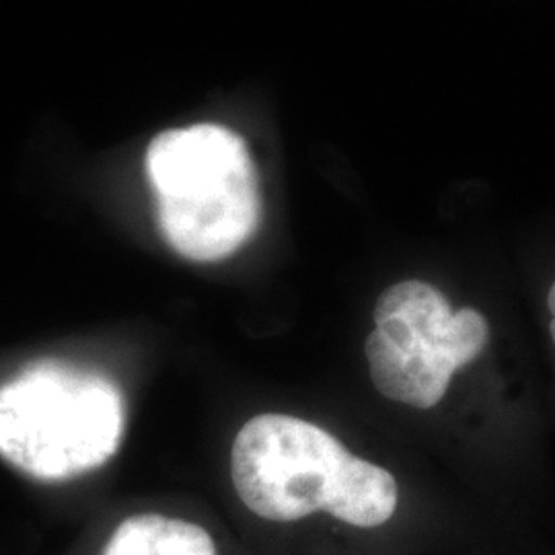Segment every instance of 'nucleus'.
Listing matches in <instances>:
<instances>
[{"mask_svg": "<svg viewBox=\"0 0 555 555\" xmlns=\"http://www.w3.org/2000/svg\"><path fill=\"white\" fill-rule=\"evenodd\" d=\"M231 476L243 504L268 520L313 513L373 529L397 508V481L315 424L284 414L251 417L233 442Z\"/></svg>", "mask_w": 555, "mask_h": 555, "instance_id": "1", "label": "nucleus"}, {"mask_svg": "<svg viewBox=\"0 0 555 555\" xmlns=\"http://www.w3.org/2000/svg\"><path fill=\"white\" fill-rule=\"evenodd\" d=\"M160 235L181 258H229L259 222L258 176L245 140L219 124L160 132L146 149Z\"/></svg>", "mask_w": 555, "mask_h": 555, "instance_id": "2", "label": "nucleus"}, {"mask_svg": "<svg viewBox=\"0 0 555 555\" xmlns=\"http://www.w3.org/2000/svg\"><path fill=\"white\" fill-rule=\"evenodd\" d=\"M124 428V396L100 373L52 360L0 387V456L27 476L93 472L116 455Z\"/></svg>", "mask_w": 555, "mask_h": 555, "instance_id": "3", "label": "nucleus"}, {"mask_svg": "<svg viewBox=\"0 0 555 555\" xmlns=\"http://www.w3.org/2000/svg\"><path fill=\"white\" fill-rule=\"evenodd\" d=\"M490 341L488 319L422 280L387 288L375 307V330L366 360L378 393L417 410H430L447 396L451 378L472 364Z\"/></svg>", "mask_w": 555, "mask_h": 555, "instance_id": "4", "label": "nucleus"}, {"mask_svg": "<svg viewBox=\"0 0 555 555\" xmlns=\"http://www.w3.org/2000/svg\"><path fill=\"white\" fill-rule=\"evenodd\" d=\"M103 555H217V547L199 525L163 515H137L119 522Z\"/></svg>", "mask_w": 555, "mask_h": 555, "instance_id": "5", "label": "nucleus"}, {"mask_svg": "<svg viewBox=\"0 0 555 555\" xmlns=\"http://www.w3.org/2000/svg\"><path fill=\"white\" fill-rule=\"evenodd\" d=\"M547 305H550V311H552V325H550V330H552V337H554L555 344V282L554 286H552V291H550V297H547Z\"/></svg>", "mask_w": 555, "mask_h": 555, "instance_id": "6", "label": "nucleus"}]
</instances>
